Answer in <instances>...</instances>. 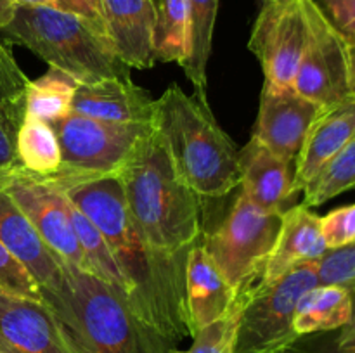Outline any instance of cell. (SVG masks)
Listing matches in <instances>:
<instances>
[{
	"instance_id": "1",
	"label": "cell",
	"mask_w": 355,
	"mask_h": 353,
	"mask_svg": "<svg viewBox=\"0 0 355 353\" xmlns=\"http://www.w3.org/2000/svg\"><path fill=\"white\" fill-rule=\"evenodd\" d=\"M61 192L104 235L127 280V303L134 314L173 346L191 336L184 289L187 255H170L142 237L118 175L80 180Z\"/></svg>"
},
{
	"instance_id": "2",
	"label": "cell",
	"mask_w": 355,
	"mask_h": 353,
	"mask_svg": "<svg viewBox=\"0 0 355 353\" xmlns=\"http://www.w3.org/2000/svg\"><path fill=\"white\" fill-rule=\"evenodd\" d=\"M118 179L142 237L170 255H187L201 235V196L177 176L155 125Z\"/></svg>"
},
{
	"instance_id": "3",
	"label": "cell",
	"mask_w": 355,
	"mask_h": 353,
	"mask_svg": "<svg viewBox=\"0 0 355 353\" xmlns=\"http://www.w3.org/2000/svg\"><path fill=\"white\" fill-rule=\"evenodd\" d=\"M153 125L177 176L198 196L222 197L239 185V151L217 123L207 99L170 85L156 99Z\"/></svg>"
},
{
	"instance_id": "4",
	"label": "cell",
	"mask_w": 355,
	"mask_h": 353,
	"mask_svg": "<svg viewBox=\"0 0 355 353\" xmlns=\"http://www.w3.org/2000/svg\"><path fill=\"white\" fill-rule=\"evenodd\" d=\"M0 33L7 45L26 47L78 83L130 80L132 69L118 57L110 35L76 14L47 6H17Z\"/></svg>"
},
{
	"instance_id": "5",
	"label": "cell",
	"mask_w": 355,
	"mask_h": 353,
	"mask_svg": "<svg viewBox=\"0 0 355 353\" xmlns=\"http://www.w3.org/2000/svg\"><path fill=\"white\" fill-rule=\"evenodd\" d=\"M69 320L59 324L73 353H170L172 343L141 320L123 291L64 262Z\"/></svg>"
},
{
	"instance_id": "6",
	"label": "cell",
	"mask_w": 355,
	"mask_h": 353,
	"mask_svg": "<svg viewBox=\"0 0 355 353\" xmlns=\"http://www.w3.org/2000/svg\"><path fill=\"white\" fill-rule=\"evenodd\" d=\"M284 211H267L239 194L203 246L227 282L243 294L260 282L279 237Z\"/></svg>"
},
{
	"instance_id": "7",
	"label": "cell",
	"mask_w": 355,
	"mask_h": 353,
	"mask_svg": "<svg viewBox=\"0 0 355 353\" xmlns=\"http://www.w3.org/2000/svg\"><path fill=\"white\" fill-rule=\"evenodd\" d=\"M49 125L61 147V183L118 175L153 130V123H114L71 111Z\"/></svg>"
},
{
	"instance_id": "8",
	"label": "cell",
	"mask_w": 355,
	"mask_h": 353,
	"mask_svg": "<svg viewBox=\"0 0 355 353\" xmlns=\"http://www.w3.org/2000/svg\"><path fill=\"white\" fill-rule=\"evenodd\" d=\"M315 286H319L315 262H309L293 266L269 286L239 294L236 353H286L300 338L293 327L298 301Z\"/></svg>"
},
{
	"instance_id": "9",
	"label": "cell",
	"mask_w": 355,
	"mask_h": 353,
	"mask_svg": "<svg viewBox=\"0 0 355 353\" xmlns=\"http://www.w3.org/2000/svg\"><path fill=\"white\" fill-rule=\"evenodd\" d=\"M309 30V0H262L248 47L262 64L266 82L293 87Z\"/></svg>"
},
{
	"instance_id": "10",
	"label": "cell",
	"mask_w": 355,
	"mask_h": 353,
	"mask_svg": "<svg viewBox=\"0 0 355 353\" xmlns=\"http://www.w3.org/2000/svg\"><path fill=\"white\" fill-rule=\"evenodd\" d=\"M0 242L37 282L42 303L58 324L69 320V286L64 262L40 237L12 197L0 190Z\"/></svg>"
},
{
	"instance_id": "11",
	"label": "cell",
	"mask_w": 355,
	"mask_h": 353,
	"mask_svg": "<svg viewBox=\"0 0 355 353\" xmlns=\"http://www.w3.org/2000/svg\"><path fill=\"white\" fill-rule=\"evenodd\" d=\"M309 40L293 89L319 106H329L350 92L349 42L336 31L315 0H309Z\"/></svg>"
},
{
	"instance_id": "12",
	"label": "cell",
	"mask_w": 355,
	"mask_h": 353,
	"mask_svg": "<svg viewBox=\"0 0 355 353\" xmlns=\"http://www.w3.org/2000/svg\"><path fill=\"white\" fill-rule=\"evenodd\" d=\"M3 192L12 197L45 244L61 256L62 262L90 272L69 218L68 197L61 190L26 170L16 168Z\"/></svg>"
},
{
	"instance_id": "13",
	"label": "cell",
	"mask_w": 355,
	"mask_h": 353,
	"mask_svg": "<svg viewBox=\"0 0 355 353\" xmlns=\"http://www.w3.org/2000/svg\"><path fill=\"white\" fill-rule=\"evenodd\" d=\"M321 107L300 96L293 87L266 82L252 137L274 154L295 165L309 128Z\"/></svg>"
},
{
	"instance_id": "14",
	"label": "cell",
	"mask_w": 355,
	"mask_h": 353,
	"mask_svg": "<svg viewBox=\"0 0 355 353\" xmlns=\"http://www.w3.org/2000/svg\"><path fill=\"white\" fill-rule=\"evenodd\" d=\"M0 345L16 353H73L42 301L0 291Z\"/></svg>"
},
{
	"instance_id": "15",
	"label": "cell",
	"mask_w": 355,
	"mask_h": 353,
	"mask_svg": "<svg viewBox=\"0 0 355 353\" xmlns=\"http://www.w3.org/2000/svg\"><path fill=\"white\" fill-rule=\"evenodd\" d=\"M355 137V93L321 107L307 132L295 161V194L314 179L319 170Z\"/></svg>"
},
{
	"instance_id": "16",
	"label": "cell",
	"mask_w": 355,
	"mask_h": 353,
	"mask_svg": "<svg viewBox=\"0 0 355 353\" xmlns=\"http://www.w3.org/2000/svg\"><path fill=\"white\" fill-rule=\"evenodd\" d=\"M186 310L191 338L234 308L238 293L218 270L203 244H194L186 260Z\"/></svg>"
},
{
	"instance_id": "17",
	"label": "cell",
	"mask_w": 355,
	"mask_h": 353,
	"mask_svg": "<svg viewBox=\"0 0 355 353\" xmlns=\"http://www.w3.org/2000/svg\"><path fill=\"white\" fill-rule=\"evenodd\" d=\"M155 109L148 90L123 78L80 83L71 100V113L114 123H153Z\"/></svg>"
},
{
	"instance_id": "18",
	"label": "cell",
	"mask_w": 355,
	"mask_h": 353,
	"mask_svg": "<svg viewBox=\"0 0 355 353\" xmlns=\"http://www.w3.org/2000/svg\"><path fill=\"white\" fill-rule=\"evenodd\" d=\"M104 24L118 57L130 69L155 66L153 28L155 7L151 0H101Z\"/></svg>"
},
{
	"instance_id": "19",
	"label": "cell",
	"mask_w": 355,
	"mask_h": 353,
	"mask_svg": "<svg viewBox=\"0 0 355 353\" xmlns=\"http://www.w3.org/2000/svg\"><path fill=\"white\" fill-rule=\"evenodd\" d=\"M328 249L321 230V217L304 204L290 208L284 211L279 237L257 286L276 282L300 263L318 262Z\"/></svg>"
},
{
	"instance_id": "20",
	"label": "cell",
	"mask_w": 355,
	"mask_h": 353,
	"mask_svg": "<svg viewBox=\"0 0 355 353\" xmlns=\"http://www.w3.org/2000/svg\"><path fill=\"white\" fill-rule=\"evenodd\" d=\"M241 166V192L257 206L267 211H286L293 190L295 165L279 158L252 137L245 149L239 151Z\"/></svg>"
},
{
	"instance_id": "21",
	"label": "cell",
	"mask_w": 355,
	"mask_h": 353,
	"mask_svg": "<svg viewBox=\"0 0 355 353\" xmlns=\"http://www.w3.org/2000/svg\"><path fill=\"white\" fill-rule=\"evenodd\" d=\"M30 78L0 38V170L21 168L16 142L26 116V89Z\"/></svg>"
},
{
	"instance_id": "22",
	"label": "cell",
	"mask_w": 355,
	"mask_h": 353,
	"mask_svg": "<svg viewBox=\"0 0 355 353\" xmlns=\"http://www.w3.org/2000/svg\"><path fill=\"white\" fill-rule=\"evenodd\" d=\"M349 318V289L338 286H315L298 301L293 327L298 336L329 332L343 327Z\"/></svg>"
},
{
	"instance_id": "23",
	"label": "cell",
	"mask_w": 355,
	"mask_h": 353,
	"mask_svg": "<svg viewBox=\"0 0 355 353\" xmlns=\"http://www.w3.org/2000/svg\"><path fill=\"white\" fill-rule=\"evenodd\" d=\"M155 7L153 51L162 62H184L191 51V26L186 0H151Z\"/></svg>"
},
{
	"instance_id": "24",
	"label": "cell",
	"mask_w": 355,
	"mask_h": 353,
	"mask_svg": "<svg viewBox=\"0 0 355 353\" xmlns=\"http://www.w3.org/2000/svg\"><path fill=\"white\" fill-rule=\"evenodd\" d=\"M16 151L21 168L42 179L61 170L62 158L58 135L47 121L24 116L17 134Z\"/></svg>"
},
{
	"instance_id": "25",
	"label": "cell",
	"mask_w": 355,
	"mask_h": 353,
	"mask_svg": "<svg viewBox=\"0 0 355 353\" xmlns=\"http://www.w3.org/2000/svg\"><path fill=\"white\" fill-rule=\"evenodd\" d=\"M191 26V51L184 62L187 78L196 87V96L207 99V66L211 54L218 0H186Z\"/></svg>"
},
{
	"instance_id": "26",
	"label": "cell",
	"mask_w": 355,
	"mask_h": 353,
	"mask_svg": "<svg viewBox=\"0 0 355 353\" xmlns=\"http://www.w3.org/2000/svg\"><path fill=\"white\" fill-rule=\"evenodd\" d=\"M78 85L71 75L51 66L45 75L28 83L26 116L47 123L66 116L71 111V100Z\"/></svg>"
},
{
	"instance_id": "27",
	"label": "cell",
	"mask_w": 355,
	"mask_h": 353,
	"mask_svg": "<svg viewBox=\"0 0 355 353\" xmlns=\"http://www.w3.org/2000/svg\"><path fill=\"white\" fill-rule=\"evenodd\" d=\"M68 211L69 218H71L73 228H75L76 239H78L82 251L85 255L87 263H89L90 273L103 279L104 282L111 284V286L118 287L123 291L125 298H127V280L121 275L120 269H118L116 262L113 258L110 246H107L106 239L101 234L99 228L68 199Z\"/></svg>"
},
{
	"instance_id": "28",
	"label": "cell",
	"mask_w": 355,
	"mask_h": 353,
	"mask_svg": "<svg viewBox=\"0 0 355 353\" xmlns=\"http://www.w3.org/2000/svg\"><path fill=\"white\" fill-rule=\"evenodd\" d=\"M355 187V137L340 149L318 175L304 187V201L307 208L321 206L326 201L340 196Z\"/></svg>"
},
{
	"instance_id": "29",
	"label": "cell",
	"mask_w": 355,
	"mask_h": 353,
	"mask_svg": "<svg viewBox=\"0 0 355 353\" xmlns=\"http://www.w3.org/2000/svg\"><path fill=\"white\" fill-rule=\"evenodd\" d=\"M239 314H241V298L238 296L234 308L229 314L201 327L193 336V346L187 353H236Z\"/></svg>"
},
{
	"instance_id": "30",
	"label": "cell",
	"mask_w": 355,
	"mask_h": 353,
	"mask_svg": "<svg viewBox=\"0 0 355 353\" xmlns=\"http://www.w3.org/2000/svg\"><path fill=\"white\" fill-rule=\"evenodd\" d=\"M319 286H338L350 289L355 286V241L340 248H331L315 262Z\"/></svg>"
},
{
	"instance_id": "31",
	"label": "cell",
	"mask_w": 355,
	"mask_h": 353,
	"mask_svg": "<svg viewBox=\"0 0 355 353\" xmlns=\"http://www.w3.org/2000/svg\"><path fill=\"white\" fill-rule=\"evenodd\" d=\"M0 291L28 300L42 301V294L33 277L2 242H0Z\"/></svg>"
},
{
	"instance_id": "32",
	"label": "cell",
	"mask_w": 355,
	"mask_h": 353,
	"mask_svg": "<svg viewBox=\"0 0 355 353\" xmlns=\"http://www.w3.org/2000/svg\"><path fill=\"white\" fill-rule=\"evenodd\" d=\"M321 230L329 249L355 241V204L336 208L321 217Z\"/></svg>"
},
{
	"instance_id": "33",
	"label": "cell",
	"mask_w": 355,
	"mask_h": 353,
	"mask_svg": "<svg viewBox=\"0 0 355 353\" xmlns=\"http://www.w3.org/2000/svg\"><path fill=\"white\" fill-rule=\"evenodd\" d=\"M347 42H355V0H315Z\"/></svg>"
},
{
	"instance_id": "34",
	"label": "cell",
	"mask_w": 355,
	"mask_h": 353,
	"mask_svg": "<svg viewBox=\"0 0 355 353\" xmlns=\"http://www.w3.org/2000/svg\"><path fill=\"white\" fill-rule=\"evenodd\" d=\"M286 353H355V345L336 343L333 331L300 336Z\"/></svg>"
},
{
	"instance_id": "35",
	"label": "cell",
	"mask_w": 355,
	"mask_h": 353,
	"mask_svg": "<svg viewBox=\"0 0 355 353\" xmlns=\"http://www.w3.org/2000/svg\"><path fill=\"white\" fill-rule=\"evenodd\" d=\"M55 9L76 14V16L90 21V23L96 24L97 28H101V30L107 33L106 24H104L103 9H101V0H55Z\"/></svg>"
},
{
	"instance_id": "36",
	"label": "cell",
	"mask_w": 355,
	"mask_h": 353,
	"mask_svg": "<svg viewBox=\"0 0 355 353\" xmlns=\"http://www.w3.org/2000/svg\"><path fill=\"white\" fill-rule=\"evenodd\" d=\"M350 294V318L343 327L333 331L336 343L340 345H355V286L349 289Z\"/></svg>"
},
{
	"instance_id": "37",
	"label": "cell",
	"mask_w": 355,
	"mask_h": 353,
	"mask_svg": "<svg viewBox=\"0 0 355 353\" xmlns=\"http://www.w3.org/2000/svg\"><path fill=\"white\" fill-rule=\"evenodd\" d=\"M17 3L16 0H0V30L6 28L7 24L12 21L14 14H16Z\"/></svg>"
},
{
	"instance_id": "38",
	"label": "cell",
	"mask_w": 355,
	"mask_h": 353,
	"mask_svg": "<svg viewBox=\"0 0 355 353\" xmlns=\"http://www.w3.org/2000/svg\"><path fill=\"white\" fill-rule=\"evenodd\" d=\"M349 80L350 92L355 93V42H349Z\"/></svg>"
},
{
	"instance_id": "39",
	"label": "cell",
	"mask_w": 355,
	"mask_h": 353,
	"mask_svg": "<svg viewBox=\"0 0 355 353\" xmlns=\"http://www.w3.org/2000/svg\"><path fill=\"white\" fill-rule=\"evenodd\" d=\"M17 6H47L55 7V0H16Z\"/></svg>"
},
{
	"instance_id": "40",
	"label": "cell",
	"mask_w": 355,
	"mask_h": 353,
	"mask_svg": "<svg viewBox=\"0 0 355 353\" xmlns=\"http://www.w3.org/2000/svg\"><path fill=\"white\" fill-rule=\"evenodd\" d=\"M16 170V168H14ZM14 170H0V190L6 189V185L9 183L10 176H12Z\"/></svg>"
},
{
	"instance_id": "41",
	"label": "cell",
	"mask_w": 355,
	"mask_h": 353,
	"mask_svg": "<svg viewBox=\"0 0 355 353\" xmlns=\"http://www.w3.org/2000/svg\"><path fill=\"white\" fill-rule=\"evenodd\" d=\"M0 353H16V352H12V350H9V348H7V346L0 345Z\"/></svg>"
},
{
	"instance_id": "42",
	"label": "cell",
	"mask_w": 355,
	"mask_h": 353,
	"mask_svg": "<svg viewBox=\"0 0 355 353\" xmlns=\"http://www.w3.org/2000/svg\"><path fill=\"white\" fill-rule=\"evenodd\" d=\"M170 353H187V352H179V350L175 348V350H173V352H170Z\"/></svg>"
}]
</instances>
